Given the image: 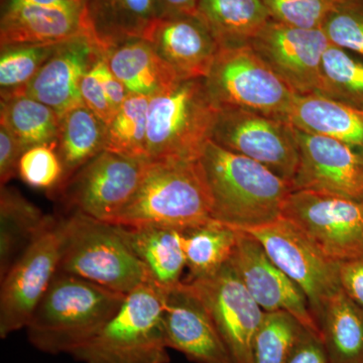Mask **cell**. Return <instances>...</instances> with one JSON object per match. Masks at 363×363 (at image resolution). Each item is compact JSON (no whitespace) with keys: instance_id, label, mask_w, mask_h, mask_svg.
Masks as SVG:
<instances>
[{"instance_id":"ffe728a7","label":"cell","mask_w":363,"mask_h":363,"mask_svg":"<svg viewBox=\"0 0 363 363\" xmlns=\"http://www.w3.org/2000/svg\"><path fill=\"white\" fill-rule=\"evenodd\" d=\"M84 0L1 11L0 45L58 44L83 33Z\"/></svg>"},{"instance_id":"4316f807","label":"cell","mask_w":363,"mask_h":363,"mask_svg":"<svg viewBox=\"0 0 363 363\" xmlns=\"http://www.w3.org/2000/svg\"><path fill=\"white\" fill-rule=\"evenodd\" d=\"M39 207L16 189L1 186L0 191V278L50 220Z\"/></svg>"},{"instance_id":"8d00e7d4","label":"cell","mask_w":363,"mask_h":363,"mask_svg":"<svg viewBox=\"0 0 363 363\" xmlns=\"http://www.w3.org/2000/svg\"><path fill=\"white\" fill-rule=\"evenodd\" d=\"M272 20L304 30H319L338 0H262Z\"/></svg>"},{"instance_id":"5bb4252c","label":"cell","mask_w":363,"mask_h":363,"mask_svg":"<svg viewBox=\"0 0 363 363\" xmlns=\"http://www.w3.org/2000/svg\"><path fill=\"white\" fill-rule=\"evenodd\" d=\"M250 44L296 94L319 93L322 58L330 44L322 28L304 30L271 20Z\"/></svg>"},{"instance_id":"9c48e42d","label":"cell","mask_w":363,"mask_h":363,"mask_svg":"<svg viewBox=\"0 0 363 363\" xmlns=\"http://www.w3.org/2000/svg\"><path fill=\"white\" fill-rule=\"evenodd\" d=\"M281 216L332 262L341 264L363 257V200L293 191L284 203Z\"/></svg>"},{"instance_id":"6da1fadb","label":"cell","mask_w":363,"mask_h":363,"mask_svg":"<svg viewBox=\"0 0 363 363\" xmlns=\"http://www.w3.org/2000/svg\"><path fill=\"white\" fill-rule=\"evenodd\" d=\"M198 162L211 198L212 218L240 230L277 220L293 192L290 182L212 140Z\"/></svg>"},{"instance_id":"7bdbcfd3","label":"cell","mask_w":363,"mask_h":363,"mask_svg":"<svg viewBox=\"0 0 363 363\" xmlns=\"http://www.w3.org/2000/svg\"><path fill=\"white\" fill-rule=\"evenodd\" d=\"M164 14H198V0H159Z\"/></svg>"},{"instance_id":"603a6c76","label":"cell","mask_w":363,"mask_h":363,"mask_svg":"<svg viewBox=\"0 0 363 363\" xmlns=\"http://www.w3.org/2000/svg\"><path fill=\"white\" fill-rule=\"evenodd\" d=\"M294 128L328 136L363 152V111L323 95H297L286 117Z\"/></svg>"},{"instance_id":"30bf717a","label":"cell","mask_w":363,"mask_h":363,"mask_svg":"<svg viewBox=\"0 0 363 363\" xmlns=\"http://www.w3.org/2000/svg\"><path fill=\"white\" fill-rule=\"evenodd\" d=\"M150 162L104 150L52 193L72 213L112 223L135 192Z\"/></svg>"},{"instance_id":"8fae6325","label":"cell","mask_w":363,"mask_h":363,"mask_svg":"<svg viewBox=\"0 0 363 363\" xmlns=\"http://www.w3.org/2000/svg\"><path fill=\"white\" fill-rule=\"evenodd\" d=\"M243 231L257 238L272 262L304 292L316 321L325 303L342 290L339 264L325 257L297 227L281 216Z\"/></svg>"},{"instance_id":"7a4b0ae2","label":"cell","mask_w":363,"mask_h":363,"mask_svg":"<svg viewBox=\"0 0 363 363\" xmlns=\"http://www.w3.org/2000/svg\"><path fill=\"white\" fill-rule=\"evenodd\" d=\"M125 296L58 272L26 325L28 340L48 354L70 355L116 314Z\"/></svg>"},{"instance_id":"52a82bcc","label":"cell","mask_w":363,"mask_h":363,"mask_svg":"<svg viewBox=\"0 0 363 363\" xmlns=\"http://www.w3.org/2000/svg\"><path fill=\"white\" fill-rule=\"evenodd\" d=\"M205 82L219 109H245L285 121L297 97L250 44L221 48Z\"/></svg>"},{"instance_id":"2e32d148","label":"cell","mask_w":363,"mask_h":363,"mask_svg":"<svg viewBox=\"0 0 363 363\" xmlns=\"http://www.w3.org/2000/svg\"><path fill=\"white\" fill-rule=\"evenodd\" d=\"M230 262L248 292L266 313L285 311L308 330L319 334L304 292L279 269L257 238L238 229Z\"/></svg>"},{"instance_id":"cb8c5ba5","label":"cell","mask_w":363,"mask_h":363,"mask_svg":"<svg viewBox=\"0 0 363 363\" xmlns=\"http://www.w3.org/2000/svg\"><path fill=\"white\" fill-rule=\"evenodd\" d=\"M112 73L130 94L152 97L182 78L145 39L128 40L104 54Z\"/></svg>"},{"instance_id":"e575fe53","label":"cell","mask_w":363,"mask_h":363,"mask_svg":"<svg viewBox=\"0 0 363 363\" xmlns=\"http://www.w3.org/2000/svg\"><path fill=\"white\" fill-rule=\"evenodd\" d=\"M322 30L330 44L363 58V0H338Z\"/></svg>"},{"instance_id":"484cf974","label":"cell","mask_w":363,"mask_h":363,"mask_svg":"<svg viewBox=\"0 0 363 363\" xmlns=\"http://www.w3.org/2000/svg\"><path fill=\"white\" fill-rule=\"evenodd\" d=\"M197 13L220 49L250 44L272 20L262 0H198Z\"/></svg>"},{"instance_id":"74e56055","label":"cell","mask_w":363,"mask_h":363,"mask_svg":"<svg viewBox=\"0 0 363 363\" xmlns=\"http://www.w3.org/2000/svg\"><path fill=\"white\" fill-rule=\"evenodd\" d=\"M99 60L81 81V96L86 106L94 112L102 121L108 124L113 118L114 112L105 95L100 80Z\"/></svg>"},{"instance_id":"ee69618b","label":"cell","mask_w":363,"mask_h":363,"mask_svg":"<svg viewBox=\"0 0 363 363\" xmlns=\"http://www.w3.org/2000/svg\"><path fill=\"white\" fill-rule=\"evenodd\" d=\"M69 0H1V11L23 6H47Z\"/></svg>"},{"instance_id":"7c38bea8","label":"cell","mask_w":363,"mask_h":363,"mask_svg":"<svg viewBox=\"0 0 363 363\" xmlns=\"http://www.w3.org/2000/svg\"><path fill=\"white\" fill-rule=\"evenodd\" d=\"M212 142L292 182L300 152L292 124L245 109H219Z\"/></svg>"},{"instance_id":"d6a6232c","label":"cell","mask_w":363,"mask_h":363,"mask_svg":"<svg viewBox=\"0 0 363 363\" xmlns=\"http://www.w3.org/2000/svg\"><path fill=\"white\" fill-rule=\"evenodd\" d=\"M305 327L288 312L266 313L252 346L250 363H286Z\"/></svg>"},{"instance_id":"ba28073f","label":"cell","mask_w":363,"mask_h":363,"mask_svg":"<svg viewBox=\"0 0 363 363\" xmlns=\"http://www.w3.org/2000/svg\"><path fill=\"white\" fill-rule=\"evenodd\" d=\"M65 234L66 217H50L44 229L0 278V338L26 329L58 274Z\"/></svg>"},{"instance_id":"4dcf8cb0","label":"cell","mask_w":363,"mask_h":363,"mask_svg":"<svg viewBox=\"0 0 363 363\" xmlns=\"http://www.w3.org/2000/svg\"><path fill=\"white\" fill-rule=\"evenodd\" d=\"M318 94L363 111V58L329 44L322 58Z\"/></svg>"},{"instance_id":"d4e9b609","label":"cell","mask_w":363,"mask_h":363,"mask_svg":"<svg viewBox=\"0 0 363 363\" xmlns=\"http://www.w3.org/2000/svg\"><path fill=\"white\" fill-rule=\"evenodd\" d=\"M329 363H363V309L342 290L316 318Z\"/></svg>"},{"instance_id":"d6986e66","label":"cell","mask_w":363,"mask_h":363,"mask_svg":"<svg viewBox=\"0 0 363 363\" xmlns=\"http://www.w3.org/2000/svg\"><path fill=\"white\" fill-rule=\"evenodd\" d=\"M143 39L182 78H206L220 50L198 14H164Z\"/></svg>"},{"instance_id":"1f68e13d","label":"cell","mask_w":363,"mask_h":363,"mask_svg":"<svg viewBox=\"0 0 363 363\" xmlns=\"http://www.w3.org/2000/svg\"><path fill=\"white\" fill-rule=\"evenodd\" d=\"M150 98L130 94L107 124L105 150L130 157H147Z\"/></svg>"},{"instance_id":"44dd1931","label":"cell","mask_w":363,"mask_h":363,"mask_svg":"<svg viewBox=\"0 0 363 363\" xmlns=\"http://www.w3.org/2000/svg\"><path fill=\"white\" fill-rule=\"evenodd\" d=\"M162 16L159 0H84L83 33L104 55L128 40L143 39Z\"/></svg>"},{"instance_id":"f546056e","label":"cell","mask_w":363,"mask_h":363,"mask_svg":"<svg viewBox=\"0 0 363 363\" xmlns=\"http://www.w3.org/2000/svg\"><path fill=\"white\" fill-rule=\"evenodd\" d=\"M60 123L61 117L54 109L33 98L18 95L1 99L0 124L20 140L26 150L57 143Z\"/></svg>"},{"instance_id":"d590c367","label":"cell","mask_w":363,"mask_h":363,"mask_svg":"<svg viewBox=\"0 0 363 363\" xmlns=\"http://www.w3.org/2000/svg\"><path fill=\"white\" fill-rule=\"evenodd\" d=\"M18 176L30 187L54 192L64 178L57 143L26 150L18 162Z\"/></svg>"},{"instance_id":"5b68a950","label":"cell","mask_w":363,"mask_h":363,"mask_svg":"<svg viewBox=\"0 0 363 363\" xmlns=\"http://www.w3.org/2000/svg\"><path fill=\"white\" fill-rule=\"evenodd\" d=\"M219 108L205 78L181 79L150 98L147 156L150 161H198L211 140Z\"/></svg>"},{"instance_id":"b9f144b4","label":"cell","mask_w":363,"mask_h":363,"mask_svg":"<svg viewBox=\"0 0 363 363\" xmlns=\"http://www.w3.org/2000/svg\"><path fill=\"white\" fill-rule=\"evenodd\" d=\"M99 75L101 80L102 87H104L105 95L108 99L112 111L114 114L119 111L130 93L125 85L119 80L118 78L112 73L106 60L102 56L99 60Z\"/></svg>"},{"instance_id":"60d3db41","label":"cell","mask_w":363,"mask_h":363,"mask_svg":"<svg viewBox=\"0 0 363 363\" xmlns=\"http://www.w3.org/2000/svg\"><path fill=\"white\" fill-rule=\"evenodd\" d=\"M339 279L343 292L363 309V257L339 264Z\"/></svg>"},{"instance_id":"83f0119b","label":"cell","mask_w":363,"mask_h":363,"mask_svg":"<svg viewBox=\"0 0 363 363\" xmlns=\"http://www.w3.org/2000/svg\"><path fill=\"white\" fill-rule=\"evenodd\" d=\"M106 133L107 124L86 105L75 107L61 117L57 152L64 169L62 183L104 152Z\"/></svg>"},{"instance_id":"8992f818","label":"cell","mask_w":363,"mask_h":363,"mask_svg":"<svg viewBox=\"0 0 363 363\" xmlns=\"http://www.w3.org/2000/svg\"><path fill=\"white\" fill-rule=\"evenodd\" d=\"M59 272L124 295L150 283L147 269L124 240L118 225L77 212L66 217Z\"/></svg>"},{"instance_id":"f1b7e54d","label":"cell","mask_w":363,"mask_h":363,"mask_svg":"<svg viewBox=\"0 0 363 363\" xmlns=\"http://www.w3.org/2000/svg\"><path fill=\"white\" fill-rule=\"evenodd\" d=\"M182 233L189 281L213 274L229 262L238 235V229L216 220Z\"/></svg>"},{"instance_id":"ac0fdd59","label":"cell","mask_w":363,"mask_h":363,"mask_svg":"<svg viewBox=\"0 0 363 363\" xmlns=\"http://www.w3.org/2000/svg\"><path fill=\"white\" fill-rule=\"evenodd\" d=\"M102 56L85 33L60 43L35 77L16 96L33 98L62 117L71 109L85 105L81 96V81Z\"/></svg>"},{"instance_id":"3957f363","label":"cell","mask_w":363,"mask_h":363,"mask_svg":"<svg viewBox=\"0 0 363 363\" xmlns=\"http://www.w3.org/2000/svg\"><path fill=\"white\" fill-rule=\"evenodd\" d=\"M212 220L211 198L199 162L162 160L150 162L135 192L112 224L184 231Z\"/></svg>"},{"instance_id":"e0dca14e","label":"cell","mask_w":363,"mask_h":363,"mask_svg":"<svg viewBox=\"0 0 363 363\" xmlns=\"http://www.w3.org/2000/svg\"><path fill=\"white\" fill-rule=\"evenodd\" d=\"M162 326L169 350L195 363H235L213 319L189 281L164 291Z\"/></svg>"},{"instance_id":"7402d4cb","label":"cell","mask_w":363,"mask_h":363,"mask_svg":"<svg viewBox=\"0 0 363 363\" xmlns=\"http://www.w3.org/2000/svg\"><path fill=\"white\" fill-rule=\"evenodd\" d=\"M118 227L124 240L147 269L150 283L164 291L183 281L187 264L181 230L155 225Z\"/></svg>"},{"instance_id":"836d02e7","label":"cell","mask_w":363,"mask_h":363,"mask_svg":"<svg viewBox=\"0 0 363 363\" xmlns=\"http://www.w3.org/2000/svg\"><path fill=\"white\" fill-rule=\"evenodd\" d=\"M58 44L1 45L0 90L1 99L16 96L56 51Z\"/></svg>"},{"instance_id":"4fadbf2b","label":"cell","mask_w":363,"mask_h":363,"mask_svg":"<svg viewBox=\"0 0 363 363\" xmlns=\"http://www.w3.org/2000/svg\"><path fill=\"white\" fill-rule=\"evenodd\" d=\"M201 298L235 363H250L252 346L266 312L255 302L230 262L213 274L185 279Z\"/></svg>"},{"instance_id":"f35d334b","label":"cell","mask_w":363,"mask_h":363,"mask_svg":"<svg viewBox=\"0 0 363 363\" xmlns=\"http://www.w3.org/2000/svg\"><path fill=\"white\" fill-rule=\"evenodd\" d=\"M26 150L6 126L0 124V182L6 186L18 176V162Z\"/></svg>"},{"instance_id":"9a60e30c","label":"cell","mask_w":363,"mask_h":363,"mask_svg":"<svg viewBox=\"0 0 363 363\" xmlns=\"http://www.w3.org/2000/svg\"><path fill=\"white\" fill-rule=\"evenodd\" d=\"M294 131L300 162L291 182L293 191H316L363 200V152L328 136L296 128Z\"/></svg>"},{"instance_id":"ab89813d","label":"cell","mask_w":363,"mask_h":363,"mask_svg":"<svg viewBox=\"0 0 363 363\" xmlns=\"http://www.w3.org/2000/svg\"><path fill=\"white\" fill-rule=\"evenodd\" d=\"M286 363H329L319 334L304 329Z\"/></svg>"},{"instance_id":"277c9868","label":"cell","mask_w":363,"mask_h":363,"mask_svg":"<svg viewBox=\"0 0 363 363\" xmlns=\"http://www.w3.org/2000/svg\"><path fill=\"white\" fill-rule=\"evenodd\" d=\"M164 290L147 283L128 293L99 331L71 353L81 363H169L162 326Z\"/></svg>"}]
</instances>
